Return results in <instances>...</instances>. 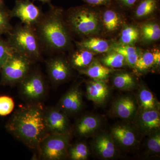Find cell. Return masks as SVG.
<instances>
[{"mask_svg":"<svg viewBox=\"0 0 160 160\" xmlns=\"http://www.w3.org/2000/svg\"><path fill=\"white\" fill-rule=\"evenodd\" d=\"M147 148L149 151L158 153L160 151V135L156 133L149 138L147 143Z\"/></svg>","mask_w":160,"mask_h":160,"instance_id":"836d02e7","label":"cell"},{"mask_svg":"<svg viewBox=\"0 0 160 160\" xmlns=\"http://www.w3.org/2000/svg\"><path fill=\"white\" fill-rule=\"evenodd\" d=\"M110 72L108 67L98 62H92L87 68L80 70L81 73L86 75L93 80L103 81L108 78Z\"/></svg>","mask_w":160,"mask_h":160,"instance_id":"d6986e66","label":"cell"},{"mask_svg":"<svg viewBox=\"0 0 160 160\" xmlns=\"http://www.w3.org/2000/svg\"><path fill=\"white\" fill-rule=\"evenodd\" d=\"M98 12L87 6H78L68 10L66 19L69 30L80 36L97 34L101 22Z\"/></svg>","mask_w":160,"mask_h":160,"instance_id":"277c9868","label":"cell"},{"mask_svg":"<svg viewBox=\"0 0 160 160\" xmlns=\"http://www.w3.org/2000/svg\"><path fill=\"white\" fill-rule=\"evenodd\" d=\"M46 69L49 79L54 84L62 83L70 76V66L61 57L49 58L46 62Z\"/></svg>","mask_w":160,"mask_h":160,"instance_id":"30bf717a","label":"cell"},{"mask_svg":"<svg viewBox=\"0 0 160 160\" xmlns=\"http://www.w3.org/2000/svg\"><path fill=\"white\" fill-rule=\"evenodd\" d=\"M49 5V10L35 29L43 49L50 52L62 51L70 45V30L62 10Z\"/></svg>","mask_w":160,"mask_h":160,"instance_id":"7a4b0ae2","label":"cell"},{"mask_svg":"<svg viewBox=\"0 0 160 160\" xmlns=\"http://www.w3.org/2000/svg\"><path fill=\"white\" fill-rule=\"evenodd\" d=\"M44 14L42 9L30 0H16L13 9L10 10L12 18H18L24 25L34 28L42 20Z\"/></svg>","mask_w":160,"mask_h":160,"instance_id":"ba28073f","label":"cell"},{"mask_svg":"<svg viewBox=\"0 0 160 160\" xmlns=\"http://www.w3.org/2000/svg\"><path fill=\"white\" fill-rule=\"evenodd\" d=\"M19 84L21 96L30 102H37L46 94L45 80L42 73L37 70H31Z\"/></svg>","mask_w":160,"mask_h":160,"instance_id":"52a82bcc","label":"cell"},{"mask_svg":"<svg viewBox=\"0 0 160 160\" xmlns=\"http://www.w3.org/2000/svg\"><path fill=\"white\" fill-rule=\"evenodd\" d=\"M14 52L7 40L0 38V71Z\"/></svg>","mask_w":160,"mask_h":160,"instance_id":"1f68e13d","label":"cell"},{"mask_svg":"<svg viewBox=\"0 0 160 160\" xmlns=\"http://www.w3.org/2000/svg\"><path fill=\"white\" fill-rule=\"evenodd\" d=\"M154 65L153 52L146 51L139 56L134 67L137 70L143 71Z\"/></svg>","mask_w":160,"mask_h":160,"instance_id":"f1b7e54d","label":"cell"},{"mask_svg":"<svg viewBox=\"0 0 160 160\" xmlns=\"http://www.w3.org/2000/svg\"><path fill=\"white\" fill-rule=\"evenodd\" d=\"M97 153L101 158L109 159L113 158L116 152L113 140L109 135H100L96 138L93 143Z\"/></svg>","mask_w":160,"mask_h":160,"instance_id":"7c38bea8","label":"cell"},{"mask_svg":"<svg viewBox=\"0 0 160 160\" xmlns=\"http://www.w3.org/2000/svg\"><path fill=\"white\" fill-rule=\"evenodd\" d=\"M112 51L117 52L122 55L125 58L126 62L131 67H134L139 57L137 49L133 46L130 45H115L112 48Z\"/></svg>","mask_w":160,"mask_h":160,"instance_id":"7402d4cb","label":"cell"},{"mask_svg":"<svg viewBox=\"0 0 160 160\" xmlns=\"http://www.w3.org/2000/svg\"><path fill=\"white\" fill-rule=\"evenodd\" d=\"M7 40L15 52L26 56L33 62L42 58V47L34 27L18 24L6 34Z\"/></svg>","mask_w":160,"mask_h":160,"instance_id":"3957f363","label":"cell"},{"mask_svg":"<svg viewBox=\"0 0 160 160\" xmlns=\"http://www.w3.org/2000/svg\"><path fill=\"white\" fill-rule=\"evenodd\" d=\"M10 10L8 9L3 0H0V36L7 34L12 29Z\"/></svg>","mask_w":160,"mask_h":160,"instance_id":"484cf974","label":"cell"},{"mask_svg":"<svg viewBox=\"0 0 160 160\" xmlns=\"http://www.w3.org/2000/svg\"><path fill=\"white\" fill-rule=\"evenodd\" d=\"M69 142V133H49L41 141L38 149L43 159L62 160L67 154Z\"/></svg>","mask_w":160,"mask_h":160,"instance_id":"8992f818","label":"cell"},{"mask_svg":"<svg viewBox=\"0 0 160 160\" xmlns=\"http://www.w3.org/2000/svg\"><path fill=\"white\" fill-rule=\"evenodd\" d=\"M119 5L125 8H130L135 6L139 0H115Z\"/></svg>","mask_w":160,"mask_h":160,"instance_id":"d590c367","label":"cell"},{"mask_svg":"<svg viewBox=\"0 0 160 160\" xmlns=\"http://www.w3.org/2000/svg\"><path fill=\"white\" fill-rule=\"evenodd\" d=\"M142 35L143 41L146 42H151L159 39V25L154 22L145 23L142 26Z\"/></svg>","mask_w":160,"mask_h":160,"instance_id":"cb8c5ba5","label":"cell"},{"mask_svg":"<svg viewBox=\"0 0 160 160\" xmlns=\"http://www.w3.org/2000/svg\"><path fill=\"white\" fill-rule=\"evenodd\" d=\"M139 99L141 107L144 110L154 109L155 107V100L151 92L143 88L140 91Z\"/></svg>","mask_w":160,"mask_h":160,"instance_id":"4dcf8cb0","label":"cell"},{"mask_svg":"<svg viewBox=\"0 0 160 160\" xmlns=\"http://www.w3.org/2000/svg\"><path fill=\"white\" fill-rule=\"evenodd\" d=\"M33 62L26 56L14 52L0 71V84L12 86L21 82L31 71Z\"/></svg>","mask_w":160,"mask_h":160,"instance_id":"5b68a950","label":"cell"},{"mask_svg":"<svg viewBox=\"0 0 160 160\" xmlns=\"http://www.w3.org/2000/svg\"><path fill=\"white\" fill-rule=\"evenodd\" d=\"M14 107V101L8 96H0V116H5L10 114Z\"/></svg>","mask_w":160,"mask_h":160,"instance_id":"d6a6232c","label":"cell"},{"mask_svg":"<svg viewBox=\"0 0 160 160\" xmlns=\"http://www.w3.org/2000/svg\"><path fill=\"white\" fill-rule=\"evenodd\" d=\"M45 118L48 133H69V120L66 113L59 108L51 107L45 109Z\"/></svg>","mask_w":160,"mask_h":160,"instance_id":"9c48e42d","label":"cell"},{"mask_svg":"<svg viewBox=\"0 0 160 160\" xmlns=\"http://www.w3.org/2000/svg\"><path fill=\"white\" fill-rule=\"evenodd\" d=\"M158 0H139L135 6V16L142 18L152 14L158 7Z\"/></svg>","mask_w":160,"mask_h":160,"instance_id":"603a6c76","label":"cell"},{"mask_svg":"<svg viewBox=\"0 0 160 160\" xmlns=\"http://www.w3.org/2000/svg\"><path fill=\"white\" fill-rule=\"evenodd\" d=\"M154 56V65L158 66H160V52L159 49H156L153 50Z\"/></svg>","mask_w":160,"mask_h":160,"instance_id":"8d00e7d4","label":"cell"},{"mask_svg":"<svg viewBox=\"0 0 160 160\" xmlns=\"http://www.w3.org/2000/svg\"><path fill=\"white\" fill-rule=\"evenodd\" d=\"M34 1H38L44 3V4L47 3V4H49H49H50L51 0H34Z\"/></svg>","mask_w":160,"mask_h":160,"instance_id":"74e56055","label":"cell"},{"mask_svg":"<svg viewBox=\"0 0 160 160\" xmlns=\"http://www.w3.org/2000/svg\"><path fill=\"white\" fill-rule=\"evenodd\" d=\"M69 153L72 160H85L88 158L89 150L88 146L85 143L80 142L72 146Z\"/></svg>","mask_w":160,"mask_h":160,"instance_id":"f546056e","label":"cell"},{"mask_svg":"<svg viewBox=\"0 0 160 160\" xmlns=\"http://www.w3.org/2000/svg\"><path fill=\"white\" fill-rule=\"evenodd\" d=\"M86 4L91 6H108L113 0H83Z\"/></svg>","mask_w":160,"mask_h":160,"instance_id":"e575fe53","label":"cell"},{"mask_svg":"<svg viewBox=\"0 0 160 160\" xmlns=\"http://www.w3.org/2000/svg\"><path fill=\"white\" fill-rule=\"evenodd\" d=\"M119 14L113 9H107L104 11L102 23L106 31L109 32H114L120 28L122 22Z\"/></svg>","mask_w":160,"mask_h":160,"instance_id":"44dd1931","label":"cell"},{"mask_svg":"<svg viewBox=\"0 0 160 160\" xmlns=\"http://www.w3.org/2000/svg\"><path fill=\"white\" fill-rule=\"evenodd\" d=\"M78 47L87 49L92 52L105 53L110 49L109 42L106 40L98 38L85 39L76 43Z\"/></svg>","mask_w":160,"mask_h":160,"instance_id":"9a60e30c","label":"cell"},{"mask_svg":"<svg viewBox=\"0 0 160 160\" xmlns=\"http://www.w3.org/2000/svg\"><path fill=\"white\" fill-rule=\"evenodd\" d=\"M141 127L146 132H152L160 126L159 112L155 109L144 110L140 118Z\"/></svg>","mask_w":160,"mask_h":160,"instance_id":"2e32d148","label":"cell"},{"mask_svg":"<svg viewBox=\"0 0 160 160\" xmlns=\"http://www.w3.org/2000/svg\"><path fill=\"white\" fill-rule=\"evenodd\" d=\"M108 94V87L104 81L93 80L87 84L86 87L87 98L94 102H103Z\"/></svg>","mask_w":160,"mask_h":160,"instance_id":"4fadbf2b","label":"cell"},{"mask_svg":"<svg viewBox=\"0 0 160 160\" xmlns=\"http://www.w3.org/2000/svg\"><path fill=\"white\" fill-rule=\"evenodd\" d=\"M112 137L122 146L130 147L136 141V137L133 131L126 126H116L112 130Z\"/></svg>","mask_w":160,"mask_h":160,"instance_id":"5bb4252c","label":"cell"},{"mask_svg":"<svg viewBox=\"0 0 160 160\" xmlns=\"http://www.w3.org/2000/svg\"><path fill=\"white\" fill-rule=\"evenodd\" d=\"M99 125L100 121L97 117L86 115L79 120L76 126V130L80 136L89 135L94 132Z\"/></svg>","mask_w":160,"mask_h":160,"instance_id":"ac0fdd59","label":"cell"},{"mask_svg":"<svg viewBox=\"0 0 160 160\" xmlns=\"http://www.w3.org/2000/svg\"><path fill=\"white\" fill-rule=\"evenodd\" d=\"M45 110L39 103H31L16 110L6 125L9 133L32 149H38L47 134Z\"/></svg>","mask_w":160,"mask_h":160,"instance_id":"6da1fadb","label":"cell"},{"mask_svg":"<svg viewBox=\"0 0 160 160\" xmlns=\"http://www.w3.org/2000/svg\"><path fill=\"white\" fill-rule=\"evenodd\" d=\"M114 110L119 117L123 119L129 118L135 112V104L131 98L127 97L122 98L115 104Z\"/></svg>","mask_w":160,"mask_h":160,"instance_id":"ffe728a7","label":"cell"},{"mask_svg":"<svg viewBox=\"0 0 160 160\" xmlns=\"http://www.w3.org/2000/svg\"><path fill=\"white\" fill-rule=\"evenodd\" d=\"M78 48L72 55L70 64L73 68L81 70L87 68L92 62L93 54L87 49Z\"/></svg>","mask_w":160,"mask_h":160,"instance_id":"e0dca14e","label":"cell"},{"mask_svg":"<svg viewBox=\"0 0 160 160\" xmlns=\"http://www.w3.org/2000/svg\"><path fill=\"white\" fill-rule=\"evenodd\" d=\"M113 84L118 89L127 90L134 87L135 82L131 75L127 72H122L115 76Z\"/></svg>","mask_w":160,"mask_h":160,"instance_id":"4316f807","label":"cell"},{"mask_svg":"<svg viewBox=\"0 0 160 160\" xmlns=\"http://www.w3.org/2000/svg\"><path fill=\"white\" fill-rule=\"evenodd\" d=\"M82 105V92L78 86H74L63 95L59 103L58 108L66 114H73L79 111Z\"/></svg>","mask_w":160,"mask_h":160,"instance_id":"8fae6325","label":"cell"},{"mask_svg":"<svg viewBox=\"0 0 160 160\" xmlns=\"http://www.w3.org/2000/svg\"><path fill=\"white\" fill-rule=\"evenodd\" d=\"M140 32L137 28L132 26H126L121 31L120 42L122 45L132 46L139 38Z\"/></svg>","mask_w":160,"mask_h":160,"instance_id":"d4e9b609","label":"cell"},{"mask_svg":"<svg viewBox=\"0 0 160 160\" xmlns=\"http://www.w3.org/2000/svg\"><path fill=\"white\" fill-rule=\"evenodd\" d=\"M102 62L106 67L118 68L124 66L126 61L122 55L112 51L103 58Z\"/></svg>","mask_w":160,"mask_h":160,"instance_id":"83f0119b","label":"cell"}]
</instances>
